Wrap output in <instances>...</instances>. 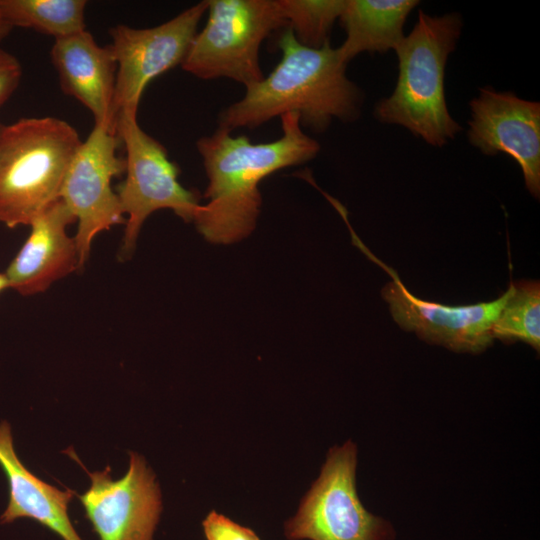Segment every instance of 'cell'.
<instances>
[{"instance_id": "15", "label": "cell", "mask_w": 540, "mask_h": 540, "mask_svg": "<svg viewBox=\"0 0 540 540\" xmlns=\"http://www.w3.org/2000/svg\"><path fill=\"white\" fill-rule=\"evenodd\" d=\"M0 466L9 484V502L0 517L2 524L29 518L44 525L63 540H82L68 515L74 492L49 485L33 475L18 458L7 422L0 423Z\"/></svg>"}, {"instance_id": "19", "label": "cell", "mask_w": 540, "mask_h": 540, "mask_svg": "<svg viewBox=\"0 0 540 540\" xmlns=\"http://www.w3.org/2000/svg\"><path fill=\"white\" fill-rule=\"evenodd\" d=\"M278 3L297 41L319 49L329 42L331 28L346 0H278Z\"/></svg>"}, {"instance_id": "11", "label": "cell", "mask_w": 540, "mask_h": 540, "mask_svg": "<svg viewBox=\"0 0 540 540\" xmlns=\"http://www.w3.org/2000/svg\"><path fill=\"white\" fill-rule=\"evenodd\" d=\"M88 474L91 485L79 499L99 540H152L162 504L144 458L131 452L128 471L118 480L109 467Z\"/></svg>"}, {"instance_id": "14", "label": "cell", "mask_w": 540, "mask_h": 540, "mask_svg": "<svg viewBox=\"0 0 540 540\" xmlns=\"http://www.w3.org/2000/svg\"><path fill=\"white\" fill-rule=\"evenodd\" d=\"M50 56L62 91L91 112L94 125L116 134L112 106L117 66L109 46L98 45L84 30L55 39Z\"/></svg>"}, {"instance_id": "8", "label": "cell", "mask_w": 540, "mask_h": 540, "mask_svg": "<svg viewBox=\"0 0 540 540\" xmlns=\"http://www.w3.org/2000/svg\"><path fill=\"white\" fill-rule=\"evenodd\" d=\"M207 9L208 1H201L155 27L117 25L109 30L112 42L108 46L117 66L112 106L115 127L119 114H137L151 80L182 64Z\"/></svg>"}, {"instance_id": "22", "label": "cell", "mask_w": 540, "mask_h": 540, "mask_svg": "<svg viewBox=\"0 0 540 540\" xmlns=\"http://www.w3.org/2000/svg\"><path fill=\"white\" fill-rule=\"evenodd\" d=\"M12 29L0 13V42L9 35Z\"/></svg>"}, {"instance_id": "9", "label": "cell", "mask_w": 540, "mask_h": 540, "mask_svg": "<svg viewBox=\"0 0 540 540\" xmlns=\"http://www.w3.org/2000/svg\"><path fill=\"white\" fill-rule=\"evenodd\" d=\"M345 223L353 243L390 275L382 297L399 327L456 352L480 353L492 344V326L509 296V287L495 300L469 305L451 306L420 299L406 288L393 268L368 250L349 221Z\"/></svg>"}, {"instance_id": "1", "label": "cell", "mask_w": 540, "mask_h": 540, "mask_svg": "<svg viewBox=\"0 0 540 540\" xmlns=\"http://www.w3.org/2000/svg\"><path fill=\"white\" fill-rule=\"evenodd\" d=\"M282 136L272 142L252 143L245 136L233 137L218 128L197 140L209 183L193 222L213 244H232L255 229L262 197L259 183L274 172L303 164L318 154L319 143L306 135L298 113L281 117Z\"/></svg>"}, {"instance_id": "24", "label": "cell", "mask_w": 540, "mask_h": 540, "mask_svg": "<svg viewBox=\"0 0 540 540\" xmlns=\"http://www.w3.org/2000/svg\"><path fill=\"white\" fill-rule=\"evenodd\" d=\"M1 125H2V124L0 123V127H1Z\"/></svg>"}, {"instance_id": "23", "label": "cell", "mask_w": 540, "mask_h": 540, "mask_svg": "<svg viewBox=\"0 0 540 540\" xmlns=\"http://www.w3.org/2000/svg\"><path fill=\"white\" fill-rule=\"evenodd\" d=\"M8 287L9 284L5 273H0V293Z\"/></svg>"}, {"instance_id": "12", "label": "cell", "mask_w": 540, "mask_h": 540, "mask_svg": "<svg viewBox=\"0 0 540 540\" xmlns=\"http://www.w3.org/2000/svg\"><path fill=\"white\" fill-rule=\"evenodd\" d=\"M469 142L485 155L503 152L520 166L527 190L540 196V104L512 92L480 89L470 102Z\"/></svg>"}, {"instance_id": "3", "label": "cell", "mask_w": 540, "mask_h": 540, "mask_svg": "<svg viewBox=\"0 0 540 540\" xmlns=\"http://www.w3.org/2000/svg\"><path fill=\"white\" fill-rule=\"evenodd\" d=\"M461 29L457 13L432 17L419 11L414 28L395 48L398 79L393 93L375 107L380 122L404 126L437 147L461 130L448 111L444 91L446 62Z\"/></svg>"}, {"instance_id": "10", "label": "cell", "mask_w": 540, "mask_h": 540, "mask_svg": "<svg viewBox=\"0 0 540 540\" xmlns=\"http://www.w3.org/2000/svg\"><path fill=\"white\" fill-rule=\"evenodd\" d=\"M120 140L102 125H94L73 156L60 191V199L78 221L74 237L79 266L90 254L94 238L112 226L125 223L120 200L111 181L125 170L117 154Z\"/></svg>"}, {"instance_id": "5", "label": "cell", "mask_w": 540, "mask_h": 540, "mask_svg": "<svg viewBox=\"0 0 540 540\" xmlns=\"http://www.w3.org/2000/svg\"><path fill=\"white\" fill-rule=\"evenodd\" d=\"M208 19L181 66L205 80L230 78L245 88L260 82L262 42L287 27L278 0H207Z\"/></svg>"}, {"instance_id": "4", "label": "cell", "mask_w": 540, "mask_h": 540, "mask_svg": "<svg viewBox=\"0 0 540 540\" xmlns=\"http://www.w3.org/2000/svg\"><path fill=\"white\" fill-rule=\"evenodd\" d=\"M78 132L56 117L21 118L0 127V222L30 223L60 199Z\"/></svg>"}, {"instance_id": "13", "label": "cell", "mask_w": 540, "mask_h": 540, "mask_svg": "<svg viewBox=\"0 0 540 540\" xmlns=\"http://www.w3.org/2000/svg\"><path fill=\"white\" fill-rule=\"evenodd\" d=\"M75 221L61 199L44 209L30 223L28 238L5 272L9 287L22 295L37 294L80 269L75 239L67 234Z\"/></svg>"}, {"instance_id": "21", "label": "cell", "mask_w": 540, "mask_h": 540, "mask_svg": "<svg viewBox=\"0 0 540 540\" xmlns=\"http://www.w3.org/2000/svg\"><path fill=\"white\" fill-rule=\"evenodd\" d=\"M22 68L18 59L0 48V108L19 86Z\"/></svg>"}, {"instance_id": "16", "label": "cell", "mask_w": 540, "mask_h": 540, "mask_svg": "<svg viewBox=\"0 0 540 540\" xmlns=\"http://www.w3.org/2000/svg\"><path fill=\"white\" fill-rule=\"evenodd\" d=\"M415 0H346L339 17L346 39L337 48L348 63L362 52L385 53L403 40V25Z\"/></svg>"}, {"instance_id": "20", "label": "cell", "mask_w": 540, "mask_h": 540, "mask_svg": "<svg viewBox=\"0 0 540 540\" xmlns=\"http://www.w3.org/2000/svg\"><path fill=\"white\" fill-rule=\"evenodd\" d=\"M203 530L207 540H260L250 528L215 511L210 512L203 521Z\"/></svg>"}, {"instance_id": "18", "label": "cell", "mask_w": 540, "mask_h": 540, "mask_svg": "<svg viewBox=\"0 0 540 540\" xmlns=\"http://www.w3.org/2000/svg\"><path fill=\"white\" fill-rule=\"evenodd\" d=\"M510 293L491 335L504 343L517 341L540 350V285L537 280L511 282Z\"/></svg>"}, {"instance_id": "2", "label": "cell", "mask_w": 540, "mask_h": 540, "mask_svg": "<svg viewBox=\"0 0 540 540\" xmlns=\"http://www.w3.org/2000/svg\"><path fill=\"white\" fill-rule=\"evenodd\" d=\"M278 46L280 62L267 77L247 87L242 99L222 111L220 128H255L293 112L299 114L301 125L322 132L333 118L351 121L358 116L361 93L347 78V63L330 41L319 49L306 47L287 26Z\"/></svg>"}, {"instance_id": "17", "label": "cell", "mask_w": 540, "mask_h": 540, "mask_svg": "<svg viewBox=\"0 0 540 540\" xmlns=\"http://www.w3.org/2000/svg\"><path fill=\"white\" fill-rule=\"evenodd\" d=\"M83 0H0V13L12 27L63 38L86 30Z\"/></svg>"}, {"instance_id": "6", "label": "cell", "mask_w": 540, "mask_h": 540, "mask_svg": "<svg viewBox=\"0 0 540 540\" xmlns=\"http://www.w3.org/2000/svg\"><path fill=\"white\" fill-rule=\"evenodd\" d=\"M115 131L126 152V177L117 193L128 216L121 249L124 258L133 253L148 216L170 209L185 222H193L199 197L180 184L179 167L169 160L166 148L139 126L137 114H119Z\"/></svg>"}, {"instance_id": "7", "label": "cell", "mask_w": 540, "mask_h": 540, "mask_svg": "<svg viewBox=\"0 0 540 540\" xmlns=\"http://www.w3.org/2000/svg\"><path fill=\"white\" fill-rule=\"evenodd\" d=\"M357 447L331 448L317 480L285 523L289 540H393L392 524L370 513L356 490Z\"/></svg>"}]
</instances>
